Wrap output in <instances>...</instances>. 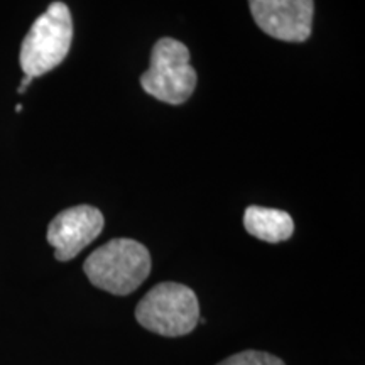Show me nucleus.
<instances>
[{"label":"nucleus","mask_w":365,"mask_h":365,"mask_svg":"<svg viewBox=\"0 0 365 365\" xmlns=\"http://www.w3.org/2000/svg\"><path fill=\"white\" fill-rule=\"evenodd\" d=\"M255 24L267 36L286 43H304L312 36L313 0H249Z\"/></svg>","instance_id":"obj_5"},{"label":"nucleus","mask_w":365,"mask_h":365,"mask_svg":"<svg viewBox=\"0 0 365 365\" xmlns=\"http://www.w3.org/2000/svg\"><path fill=\"white\" fill-rule=\"evenodd\" d=\"M244 227L255 239L277 244L291 239L294 234V222L287 212L252 205L244 213Z\"/></svg>","instance_id":"obj_7"},{"label":"nucleus","mask_w":365,"mask_h":365,"mask_svg":"<svg viewBox=\"0 0 365 365\" xmlns=\"http://www.w3.org/2000/svg\"><path fill=\"white\" fill-rule=\"evenodd\" d=\"M150 254L145 245L132 239H113L88 255L83 271L98 289L127 296L148 279Z\"/></svg>","instance_id":"obj_1"},{"label":"nucleus","mask_w":365,"mask_h":365,"mask_svg":"<svg viewBox=\"0 0 365 365\" xmlns=\"http://www.w3.org/2000/svg\"><path fill=\"white\" fill-rule=\"evenodd\" d=\"M135 319L145 330L163 336L188 335L200 322V303L191 287L180 282L154 286L135 308Z\"/></svg>","instance_id":"obj_3"},{"label":"nucleus","mask_w":365,"mask_h":365,"mask_svg":"<svg viewBox=\"0 0 365 365\" xmlns=\"http://www.w3.org/2000/svg\"><path fill=\"white\" fill-rule=\"evenodd\" d=\"M217 365H286L279 357L267 352H259V350H244V352L232 355L222 360Z\"/></svg>","instance_id":"obj_8"},{"label":"nucleus","mask_w":365,"mask_h":365,"mask_svg":"<svg viewBox=\"0 0 365 365\" xmlns=\"http://www.w3.org/2000/svg\"><path fill=\"white\" fill-rule=\"evenodd\" d=\"M198 83V75L190 65V49L181 41L163 38L154 44L149 70L140 75V86L159 102L181 105Z\"/></svg>","instance_id":"obj_4"},{"label":"nucleus","mask_w":365,"mask_h":365,"mask_svg":"<svg viewBox=\"0 0 365 365\" xmlns=\"http://www.w3.org/2000/svg\"><path fill=\"white\" fill-rule=\"evenodd\" d=\"M105 218L98 208L78 205L63 210L48 227V244L54 247V257L66 262L75 259L81 250L103 232Z\"/></svg>","instance_id":"obj_6"},{"label":"nucleus","mask_w":365,"mask_h":365,"mask_svg":"<svg viewBox=\"0 0 365 365\" xmlns=\"http://www.w3.org/2000/svg\"><path fill=\"white\" fill-rule=\"evenodd\" d=\"M34 78H31V76H24V80H22V83H21V86H19V93L22 95V93H26V88H27V85L31 83V81H33Z\"/></svg>","instance_id":"obj_9"},{"label":"nucleus","mask_w":365,"mask_h":365,"mask_svg":"<svg viewBox=\"0 0 365 365\" xmlns=\"http://www.w3.org/2000/svg\"><path fill=\"white\" fill-rule=\"evenodd\" d=\"M16 112H22V105H17V107H16Z\"/></svg>","instance_id":"obj_10"},{"label":"nucleus","mask_w":365,"mask_h":365,"mask_svg":"<svg viewBox=\"0 0 365 365\" xmlns=\"http://www.w3.org/2000/svg\"><path fill=\"white\" fill-rule=\"evenodd\" d=\"M73 41V19L66 4L53 2L31 26L21 44L19 63L26 76L36 78L54 70L68 56Z\"/></svg>","instance_id":"obj_2"}]
</instances>
